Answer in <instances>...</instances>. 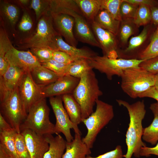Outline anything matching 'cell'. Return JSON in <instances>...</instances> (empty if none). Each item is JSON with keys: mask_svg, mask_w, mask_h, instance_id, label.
<instances>
[{"mask_svg": "<svg viewBox=\"0 0 158 158\" xmlns=\"http://www.w3.org/2000/svg\"><path fill=\"white\" fill-rule=\"evenodd\" d=\"M116 101L119 106L127 109L130 118L126 135L127 151L123 157L131 158L133 155L139 158L141 148L146 146L142 140L144 128L142 123L146 113L144 101H138L131 104L121 99H116Z\"/></svg>", "mask_w": 158, "mask_h": 158, "instance_id": "obj_1", "label": "cell"}, {"mask_svg": "<svg viewBox=\"0 0 158 158\" xmlns=\"http://www.w3.org/2000/svg\"><path fill=\"white\" fill-rule=\"evenodd\" d=\"M72 95L81 107L82 121L94 112L96 100L103 95L92 69L86 72L80 78Z\"/></svg>", "mask_w": 158, "mask_h": 158, "instance_id": "obj_2", "label": "cell"}, {"mask_svg": "<svg viewBox=\"0 0 158 158\" xmlns=\"http://www.w3.org/2000/svg\"><path fill=\"white\" fill-rule=\"evenodd\" d=\"M49 112L45 98H41L29 109L27 117L20 126V133L28 129L44 136L55 134V125L50 121Z\"/></svg>", "mask_w": 158, "mask_h": 158, "instance_id": "obj_3", "label": "cell"}, {"mask_svg": "<svg viewBox=\"0 0 158 158\" xmlns=\"http://www.w3.org/2000/svg\"><path fill=\"white\" fill-rule=\"evenodd\" d=\"M96 104L95 111L82 121L87 130L86 135L82 140L90 149L93 147L98 134L114 116L111 105L99 99L96 100Z\"/></svg>", "mask_w": 158, "mask_h": 158, "instance_id": "obj_4", "label": "cell"}, {"mask_svg": "<svg viewBox=\"0 0 158 158\" xmlns=\"http://www.w3.org/2000/svg\"><path fill=\"white\" fill-rule=\"evenodd\" d=\"M121 77L122 90L133 99L139 97L155 83V75L139 67L124 70Z\"/></svg>", "mask_w": 158, "mask_h": 158, "instance_id": "obj_5", "label": "cell"}, {"mask_svg": "<svg viewBox=\"0 0 158 158\" xmlns=\"http://www.w3.org/2000/svg\"><path fill=\"white\" fill-rule=\"evenodd\" d=\"M0 113L11 126L18 133L20 126L26 118L27 113L20 96L18 87L11 91L0 94Z\"/></svg>", "mask_w": 158, "mask_h": 158, "instance_id": "obj_6", "label": "cell"}, {"mask_svg": "<svg viewBox=\"0 0 158 158\" xmlns=\"http://www.w3.org/2000/svg\"><path fill=\"white\" fill-rule=\"evenodd\" d=\"M144 60L111 59L103 56H95L88 59L92 68L105 74L107 78L111 80L114 75L121 77L123 71L127 69L139 67Z\"/></svg>", "mask_w": 158, "mask_h": 158, "instance_id": "obj_7", "label": "cell"}, {"mask_svg": "<svg viewBox=\"0 0 158 158\" xmlns=\"http://www.w3.org/2000/svg\"><path fill=\"white\" fill-rule=\"evenodd\" d=\"M53 22L50 12L42 16L39 20L36 32L25 41L26 47H49L54 37L59 34L54 29Z\"/></svg>", "mask_w": 158, "mask_h": 158, "instance_id": "obj_8", "label": "cell"}, {"mask_svg": "<svg viewBox=\"0 0 158 158\" xmlns=\"http://www.w3.org/2000/svg\"><path fill=\"white\" fill-rule=\"evenodd\" d=\"M79 9L77 6H71L52 9L49 12L50 13L65 14L72 16L75 21L76 35L79 40L92 46L100 48L92 30L83 16L80 15V12L81 11Z\"/></svg>", "mask_w": 158, "mask_h": 158, "instance_id": "obj_9", "label": "cell"}, {"mask_svg": "<svg viewBox=\"0 0 158 158\" xmlns=\"http://www.w3.org/2000/svg\"><path fill=\"white\" fill-rule=\"evenodd\" d=\"M49 102L56 118L55 134L58 135L62 133L65 136L66 142H71L74 137L71 134V129H73L75 133L81 134L78 126L74 125L71 121L63 105L61 96L50 97Z\"/></svg>", "mask_w": 158, "mask_h": 158, "instance_id": "obj_10", "label": "cell"}, {"mask_svg": "<svg viewBox=\"0 0 158 158\" xmlns=\"http://www.w3.org/2000/svg\"><path fill=\"white\" fill-rule=\"evenodd\" d=\"M5 44L6 51L5 57L10 65L30 72L41 65L30 51H20L14 48L8 37L5 40Z\"/></svg>", "mask_w": 158, "mask_h": 158, "instance_id": "obj_11", "label": "cell"}, {"mask_svg": "<svg viewBox=\"0 0 158 158\" xmlns=\"http://www.w3.org/2000/svg\"><path fill=\"white\" fill-rule=\"evenodd\" d=\"M151 27L150 24L144 26L138 35L131 37L127 46L120 49L118 52V58L127 59H137L139 54L147 47L152 35H150Z\"/></svg>", "mask_w": 158, "mask_h": 158, "instance_id": "obj_12", "label": "cell"}, {"mask_svg": "<svg viewBox=\"0 0 158 158\" xmlns=\"http://www.w3.org/2000/svg\"><path fill=\"white\" fill-rule=\"evenodd\" d=\"M91 23L92 30L103 56L109 58H118V52L120 49L117 36L103 28L95 21Z\"/></svg>", "mask_w": 158, "mask_h": 158, "instance_id": "obj_13", "label": "cell"}, {"mask_svg": "<svg viewBox=\"0 0 158 158\" xmlns=\"http://www.w3.org/2000/svg\"><path fill=\"white\" fill-rule=\"evenodd\" d=\"M18 89L27 113L30 107L43 98L42 87L34 80L30 71H25L19 84Z\"/></svg>", "mask_w": 158, "mask_h": 158, "instance_id": "obj_14", "label": "cell"}, {"mask_svg": "<svg viewBox=\"0 0 158 158\" xmlns=\"http://www.w3.org/2000/svg\"><path fill=\"white\" fill-rule=\"evenodd\" d=\"M80 78L66 75L60 77L54 82L42 87V97H51L72 94Z\"/></svg>", "mask_w": 158, "mask_h": 158, "instance_id": "obj_15", "label": "cell"}, {"mask_svg": "<svg viewBox=\"0 0 158 158\" xmlns=\"http://www.w3.org/2000/svg\"><path fill=\"white\" fill-rule=\"evenodd\" d=\"M20 133L24 137L31 158H43L49 147L44 136L28 129Z\"/></svg>", "mask_w": 158, "mask_h": 158, "instance_id": "obj_16", "label": "cell"}, {"mask_svg": "<svg viewBox=\"0 0 158 158\" xmlns=\"http://www.w3.org/2000/svg\"><path fill=\"white\" fill-rule=\"evenodd\" d=\"M53 21L61 35L71 45L76 47L77 42L73 33L75 25L74 18L65 14L50 13Z\"/></svg>", "mask_w": 158, "mask_h": 158, "instance_id": "obj_17", "label": "cell"}, {"mask_svg": "<svg viewBox=\"0 0 158 158\" xmlns=\"http://www.w3.org/2000/svg\"><path fill=\"white\" fill-rule=\"evenodd\" d=\"M49 47L54 51H60L78 58L90 59L97 55L95 53L85 49H79L66 42L59 34L53 39Z\"/></svg>", "mask_w": 158, "mask_h": 158, "instance_id": "obj_18", "label": "cell"}, {"mask_svg": "<svg viewBox=\"0 0 158 158\" xmlns=\"http://www.w3.org/2000/svg\"><path fill=\"white\" fill-rule=\"evenodd\" d=\"M25 71L10 64L7 71L0 76V91H11L18 87Z\"/></svg>", "mask_w": 158, "mask_h": 158, "instance_id": "obj_19", "label": "cell"}, {"mask_svg": "<svg viewBox=\"0 0 158 158\" xmlns=\"http://www.w3.org/2000/svg\"><path fill=\"white\" fill-rule=\"evenodd\" d=\"M81 135L75 133L73 140L66 142L65 151L62 158H86L91 154V149L83 142Z\"/></svg>", "mask_w": 158, "mask_h": 158, "instance_id": "obj_20", "label": "cell"}, {"mask_svg": "<svg viewBox=\"0 0 158 158\" xmlns=\"http://www.w3.org/2000/svg\"><path fill=\"white\" fill-rule=\"evenodd\" d=\"M44 136L49 147L43 158H62L66 148V141L59 134Z\"/></svg>", "mask_w": 158, "mask_h": 158, "instance_id": "obj_21", "label": "cell"}, {"mask_svg": "<svg viewBox=\"0 0 158 158\" xmlns=\"http://www.w3.org/2000/svg\"><path fill=\"white\" fill-rule=\"evenodd\" d=\"M138 28L134 23L133 19L121 20L117 36L120 49H124L127 46L129 38L138 33Z\"/></svg>", "mask_w": 158, "mask_h": 158, "instance_id": "obj_22", "label": "cell"}, {"mask_svg": "<svg viewBox=\"0 0 158 158\" xmlns=\"http://www.w3.org/2000/svg\"><path fill=\"white\" fill-rule=\"evenodd\" d=\"M61 98L64 107L71 122L78 126L82 122L81 107L73 95L67 94L62 95Z\"/></svg>", "mask_w": 158, "mask_h": 158, "instance_id": "obj_23", "label": "cell"}, {"mask_svg": "<svg viewBox=\"0 0 158 158\" xmlns=\"http://www.w3.org/2000/svg\"><path fill=\"white\" fill-rule=\"evenodd\" d=\"M30 72L35 81L41 87L54 82L59 78L55 73L41 65L34 68Z\"/></svg>", "mask_w": 158, "mask_h": 158, "instance_id": "obj_24", "label": "cell"}, {"mask_svg": "<svg viewBox=\"0 0 158 158\" xmlns=\"http://www.w3.org/2000/svg\"><path fill=\"white\" fill-rule=\"evenodd\" d=\"M17 133L13 128L0 131V148L12 158H18L15 143V137Z\"/></svg>", "mask_w": 158, "mask_h": 158, "instance_id": "obj_25", "label": "cell"}, {"mask_svg": "<svg viewBox=\"0 0 158 158\" xmlns=\"http://www.w3.org/2000/svg\"><path fill=\"white\" fill-rule=\"evenodd\" d=\"M84 16L90 23L102 10L101 0H74Z\"/></svg>", "mask_w": 158, "mask_h": 158, "instance_id": "obj_26", "label": "cell"}, {"mask_svg": "<svg viewBox=\"0 0 158 158\" xmlns=\"http://www.w3.org/2000/svg\"><path fill=\"white\" fill-rule=\"evenodd\" d=\"M94 21L103 28L117 36L121 21L115 19L106 10H101Z\"/></svg>", "mask_w": 158, "mask_h": 158, "instance_id": "obj_27", "label": "cell"}, {"mask_svg": "<svg viewBox=\"0 0 158 158\" xmlns=\"http://www.w3.org/2000/svg\"><path fill=\"white\" fill-rule=\"evenodd\" d=\"M92 69L88 59H80L69 64L66 75L80 78L86 72Z\"/></svg>", "mask_w": 158, "mask_h": 158, "instance_id": "obj_28", "label": "cell"}, {"mask_svg": "<svg viewBox=\"0 0 158 158\" xmlns=\"http://www.w3.org/2000/svg\"><path fill=\"white\" fill-rule=\"evenodd\" d=\"M158 56V26L153 33L150 42L139 55L137 59L145 60Z\"/></svg>", "mask_w": 158, "mask_h": 158, "instance_id": "obj_29", "label": "cell"}, {"mask_svg": "<svg viewBox=\"0 0 158 158\" xmlns=\"http://www.w3.org/2000/svg\"><path fill=\"white\" fill-rule=\"evenodd\" d=\"M154 116L150 124L144 128L142 137L143 140L153 145L158 142V117Z\"/></svg>", "mask_w": 158, "mask_h": 158, "instance_id": "obj_30", "label": "cell"}, {"mask_svg": "<svg viewBox=\"0 0 158 158\" xmlns=\"http://www.w3.org/2000/svg\"><path fill=\"white\" fill-rule=\"evenodd\" d=\"M1 12L7 21L13 27L17 21L19 16V10L16 6L8 2H4L1 6Z\"/></svg>", "mask_w": 158, "mask_h": 158, "instance_id": "obj_31", "label": "cell"}, {"mask_svg": "<svg viewBox=\"0 0 158 158\" xmlns=\"http://www.w3.org/2000/svg\"><path fill=\"white\" fill-rule=\"evenodd\" d=\"M133 21L138 28L150 24L151 22V15L150 7L144 5L138 6Z\"/></svg>", "mask_w": 158, "mask_h": 158, "instance_id": "obj_32", "label": "cell"}, {"mask_svg": "<svg viewBox=\"0 0 158 158\" xmlns=\"http://www.w3.org/2000/svg\"><path fill=\"white\" fill-rule=\"evenodd\" d=\"M102 9L107 11L115 19L121 21L120 7L123 0H101Z\"/></svg>", "mask_w": 158, "mask_h": 158, "instance_id": "obj_33", "label": "cell"}, {"mask_svg": "<svg viewBox=\"0 0 158 158\" xmlns=\"http://www.w3.org/2000/svg\"><path fill=\"white\" fill-rule=\"evenodd\" d=\"M50 0H32L30 7L35 11L37 20L49 12Z\"/></svg>", "mask_w": 158, "mask_h": 158, "instance_id": "obj_34", "label": "cell"}, {"mask_svg": "<svg viewBox=\"0 0 158 158\" xmlns=\"http://www.w3.org/2000/svg\"><path fill=\"white\" fill-rule=\"evenodd\" d=\"M70 64H64L53 59L41 63V65L55 73L59 78L66 75V71Z\"/></svg>", "mask_w": 158, "mask_h": 158, "instance_id": "obj_35", "label": "cell"}, {"mask_svg": "<svg viewBox=\"0 0 158 158\" xmlns=\"http://www.w3.org/2000/svg\"><path fill=\"white\" fill-rule=\"evenodd\" d=\"M30 49V51L40 63L52 59L54 51L49 47H33Z\"/></svg>", "mask_w": 158, "mask_h": 158, "instance_id": "obj_36", "label": "cell"}, {"mask_svg": "<svg viewBox=\"0 0 158 158\" xmlns=\"http://www.w3.org/2000/svg\"><path fill=\"white\" fill-rule=\"evenodd\" d=\"M138 6L123 0L120 7V14L121 20L133 19Z\"/></svg>", "mask_w": 158, "mask_h": 158, "instance_id": "obj_37", "label": "cell"}, {"mask_svg": "<svg viewBox=\"0 0 158 158\" xmlns=\"http://www.w3.org/2000/svg\"><path fill=\"white\" fill-rule=\"evenodd\" d=\"M15 146L18 158H31L23 135L17 133L15 137Z\"/></svg>", "mask_w": 158, "mask_h": 158, "instance_id": "obj_38", "label": "cell"}, {"mask_svg": "<svg viewBox=\"0 0 158 158\" xmlns=\"http://www.w3.org/2000/svg\"><path fill=\"white\" fill-rule=\"evenodd\" d=\"M139 66L153 75H158V56L144 60Z\"/></svg>", "mask_w": 158, "mask_h": 158, "instance_id": "obj_39", "label": "cell"}, {"mask_svg": "<svg viewBox=\"0 0 158 158\" xmlns=\"http://www.w3.org/2000/svg\"><path fill=\"white\" fill-rule=\"evenodd\" d=\"M79 59L63 51H54L52 59L64 64H69Z\"/></svg>", "mask_w": 158, "mask_h": 158, "instance_id": "obj_40", "label": "cell"}, {"mask_svg": "<svg viewBox=\"0 0 158 158\" xmlns=\"http://www.w3.org/2000/svg\"><path fill=\"white\" fill-rule=\"evenodd\" d=\"M122 150L121 146L117 145L114 150L107 152L98 156L93 157L90 155L86 158H122L123 157Z\"/></svg>", "mask_w": 158, "mask_h": 158, "instance_id": "obj_41", "label": "cell"}, {"mask_svg": "<svg viewBox=\"0 0 158 158\" xmlns=\"http://www.w3.org/2000/svg\"><path fill=\"white\" fill-rule=\"evenodd\" d=\"M33 23L32 19L28 13L24 11L21 19L18 26L19 29L23 32L30 30L32 28Z\"/></svg>", "mask_w": 158, "mask_h": 158, "instance_id": "obj_42", "label": "cell"}, {"mask_svg": "<svg viewBox=\"0 0 158 158\" xmlns=\"http://www.w3.org/2000/svg\"><path fill=\"white\" fill-rule=\"evenodd\" d=\"M152 154L158 156V142L153 147H149L146 146L141 148L140 154V156L147 157Z\"/></svg>", "mask_w": 158, "mask_h": 158, "instance_id": "obj_43", "label": "cell"}, {"mask_svg": "<svg viewBox=\"0 0 158 158\" xmlns=\"http://www.w3.org/2000/svg\"><path fill=\"white\" fill-rule=\"evenodd\" d=\"M130 3L137 6L145 5L150 8L158 6V1L153 0H125Z\"/></svg>", "mask_w": 158, "mask_h": 158, "instance_id": "obj_44", "label": "cell"}, {"mask_svg": "<svg viewBox=\"0 0 158 158\" xmlns=\"http://www.w3.org/2000/svg\"><path fill=\"white\" fill-rule=\"evenodd\" d=\"M150 97L154 99L158 102V91L154 86L142 93L139 96V98Z\"/></svg>", "mask_w": 158, "mask_h": 158, "instance_id": "obj_45", "label": "cell"}, {"mask_svg": "<svg viewBox=\"0 0 158 158\" xmlns=\"http://www.w3.org/2000/svg\"><path fill=\"white\" fill-rule=\"evenodd\" d=\"M151 15V23L158 26V6L150 8Z\"/></svg>", "mask_w": 158, "mask_h": 158, "instance_id": "obj_46", "label": "cell"}, {"mask_svg": "<svg viewBox=\"0 0 158 158\" xmlns=\"http://www.w3.org/2000/svg\"><path fill=\"white\" fill-rule=\"evenodd\" d=\"M12 128L2 114H0V131L8 130Z\"/></svg>", "mask_w": 158, "mask_h": 158, "instance_id": "obj_47", "label": "cell"}, {"mask_svg": "<svg viewBox=\"0 0 158 158\" xmlns=\"http://www.w3.org/2000/svg\"><path fill=\"white\" fill-rule=\"evenodd\" d=\"M150 109L153 113L154 116L158 117V102L151 104Z\"/></svg>", "mask_w": 158, "mask_h": 158, "instance_id": "obj_48", "label": "cell"}, {"mask_svg": "<svg viewBox=\"0 0 158 158\" xmlns=\"http://www.w3.org/2000/svg\"><path fill=\"white\" fill-rule=\"evenodd\" d=\"M154 86L158 91V75H155V83Z\"/></svg>", "mask_w": 158, "mask_h": 158, "instance_id": "obj_49", "label": "cell"}, {"mask_svg": "<svg viewBox=\"0 0 158 158\" xmlns=\"http://www.w3.org/2000/svg\"><path fill=\"white\" fill-rule=\"evenodd\" d=\"M19 1L21 4L24 5H27L29 2V0H20Z\"/></svg>", "mask_w": 158, "mask_h": 158, "instance_id": "obj_50", "label": "cell"}, {"mask_svg": "<svg viewBox=\"0 0 158 158\" xmlns=\"http://www.w3.org/2000/svg\"><path fill=\"white\" fill-rule=\"evenodd\" d=\"M8 158H12V157H9Z\"/></svg>", "mask_w": 158, "mask_h": 158, "instance_id": "obj_51", "label": "cell"}]
</instances>
